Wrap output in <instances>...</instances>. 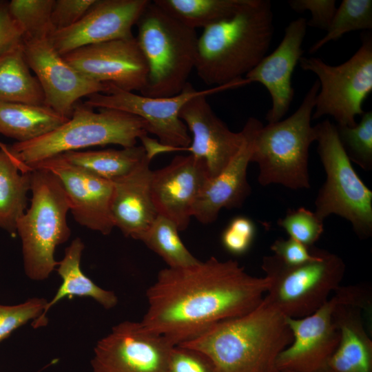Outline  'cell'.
<instances>
[{
	"label": "cell",
	"instance_id": "6da1fadb",
	"mask_svg": "<svg viewBox=\"0 0 372 372\" xmlns=\"http://www.w3.org/2000/svg\"><path fill=\"white\" fill-rule=\"evenodd\" d=\"M267 277L248 273L236 260L205 261L161 269L147 289V309L141 321L177 345L220 321L245 315L262 301Z\"/></svg>",
	"mask_w": 372,
	"mask_h": 372
},
{
	"label": "cell",
	"instance_id": "7a4b0ae2",
	"mask_svg": "<svg viewBox=\"0 0 372 372\" xmlns=\"http://www.w3.org/2000/svg\"><path fill=\"white\" fill-rule=\"evenodd\" d=\"M292 341L286 316L264 298L250 312L215 323L180 344L205 355L216 372H281L278 357Z\"/></svg>",
	"mask_w": 372,
	"mask_h": 372
},
{
	"label": "cell",
	"instance_id": "3957f363",
	"mask_svg": "<svg viewBox=\"0 0 372 372\" xmlns=\"http://www.w3.org/2000/svg\"><path fill=\"white\" fill-rule=\"evenodd\" d=\"M274 32L271 3L247 0L231 17L203 29L195 70L207 85L245 84L242 77L265 56Z\"/></svg>",
	"mask_w": 372,
	"mask_h": 372
},
{
	"label": "cell",
	"instance_id": "277c9868",
	"mask_svg": "<svg viewBox=\"0 0 372 372\" xmlns=\"http://www.w3.org/2000/svg\"><path fill=\"white\" fill-rule=\"evenodd\" d=\"M147 133L146 123L135 115L106 108L96 112L91 107L76 103L70 118L55 130L9 147L30 170L37 164L68 152L106 145L133 147Z\"/></svg>",
	"mask_w": 372,
	"mask_h": 372
},
{
	"label": "cell",
	"instance_id": "5b68a950",
	"mask_svg": "<svg viewBox=\"0 0 372 372\" xmlns=\"http://www.w3.org/2000/svg\"><path fill=\"white\" fill-rule=\"evenodd\" d=\"M138 46L148 73L141 94L169 97L182 92L195 69L196 30L174 18L150 1L136 24Z\"/></svg>",
	"mask_w": 372,
	"mask_h": 372
},
{
	"label": "cell",
	"instance_id": "8992f818",
	"mask_svg": "<svg viewBox=\"0 0 372 372\" xmlns=\"http://www.w3.org/2000/svg\"><path fill=\"white\" fill-rule=\"evenodd\" d=\"M319 89L316 80L292 115L262 125L258 132L250 162L258 166V181L262 186L278 184L291 189L310 188L309 147L316 141L311 121Z\"/></svg>",
	"mask_w": 372,
	"mask_h": 372
},
{
	"label": "cell",
	"instance_id": "52a82bcc",
	"mask_svg": "<svg viewBox=\"0 0 372 372\" xmlns=\"http://www.w3.org/2000/svg\"><path fill=\"white\" fill-rule=\"evenodd\" d=\"M30 206L19 219L23 269L31 280L42 281L56 269V247L65 243L71 231L67 222L69 201L60 180L43 168L30 170Z\"/></svg>",
	"mask_w": 372,
	"mask_h": 372
},
{
	"label": "cell",
	"instance_id": "ba28073f",
	"mask_svg": "<svg viewBox=\"0 0 372 372\" xmlns=\"http://www.w3.org/2000/svg\"><path fill=\"white\" fill-rule=\"evenodd\" d=\"M314 127L318 154L326 173L315 200L314 212L322 220L338 215L351 224L360 238H368L372 235V192L354 170L336 125L326 119Z\"/></svg>",
	"mask_w": 372,
	"mask_h": 372
},
{
	"label": "cell",
	"instance_id": "9c48e42d",
	"mask_svg": "<svg viewBox=\"0 0 372 372\" xmlns=\"http://www.w3.org/2000/svg\"><path fill=\"white\" fill-rule=\"evenodd\" d=\"M262 269L269 280L265 298L285 316L313 313L329 298L344 277L345 265L336 254L320 249L317 259L288 265L274 255L263 257Z\"/></svg>",
	"mask_w": 372,
	"mask_h": 372
},
{
	"label": "cell",
	"instance_id": "30bf717a",
	"mask_svg": "<svg viewBox=\"0 0 372 372\" xmlns=\"http://www.w3.org/2000/svg\"><path fill=\"white\" fill-rule=\"evenodd\" d=\"M362 44L347 61L331 65L317 57L300 59L301 68L318 77L320 89L312 118L331 116L340 126L353 127L362 104L372 91V34H361Z\"/></svg>",
	"mask_w": 372,
	"mask_h": 372
},
{
	"label": "cell",
	"instance_id": "8fae6325",
	"mask_svg": "<svg viewBox=\"0 0 372 372\" xmlns=\"http://www.w3.org/2000/svg\"><path fill=\"white\" fill-rule=\"evenodd\" d=\"M107 85L106 92L88 96L84 104L92 108L116 110L141 118L146 123L147 132L156 136L162 145L172 147L174 151L184 150L192 141L188 129L179 116L183 106L196 96L234 87L230 84L197 90L188 83L176 95L150 97Z\"/></svg>",
	"mask_w": 372,
	"mask_h": 372
},
{
	"label": "cell",
	"instance_id": "7c38bea8",
	"mask_svg": "<svg viewBox=\"0 0 372 372\" xmlns=\"http://www.w3.org/2000/svg\"><path fill=\"white\" fill-rule=\"evenodd\" d=\"M174 346L141 322L124 321L97 342L91 365L93 372H166Z\"/></svg>",
	"mask_w": 372,
	"mask_h": 372
},
{
	"label": "cell",
	"instance_id": "4fadbf2b",
	"mask_svg": "<svg viewBox=\"0 0 372 372\" xmlns=\"http://www.w3.org/2000/svg\"><path fill=\"white\" fill-rule=\"evenodd\" d=\"M25 60L43 90L45 105L70 118L79 99L105 93L108 85L84 76L59 54L48 37L23 39Z\"/></svg>",
	"mask_w": 372,
	"mask_h": 372
},
{
	"label": "cell",
	"instance_id": "5bb4252c",
	"mask_svg": "<svg viewBox=\"0 0 372 372\" xmlns=\"http://www.w3.org/2000/svg\"><path fill=\"white\" fill-rule=\"evenodd\" d=\"M89 79L129 92L144 88L148 73L134 37L83 46L62 55Z\"/></svg>",
	"mask_w": 372,
	"mask_h": 372
},
{
	"label": "cell",
	"instance_id": "9a60e30c",
	"mask_svg": "<svg viewBox=\"0 0 372 372\" xmlns=\"http://www.w3.org/2000/svg\"><path fill=\"white\" fill-rule=\"evenodd\" d=\"M337 304L333 296L311 315L300 318L286 317L293 341L278 357L276 363L280 371H329V362L340 340L333 320Z\"/></svg>",
	"mask_w": 372,
	"mask_h": 372
},
{
	"label": "cell",
	"instance_id": "2e32d148",
	"mask_svg": "<svg viewBox=\"0 0 372 372\" xmlns=\"http://www.w3.org/2000/svg\"><path fill=\"white\" fill-rule=\"evenodd\" d=\"M149 0H96L75 24L52 32V45L61 55L79 48L134 37L132 28Z\"/></svg>",
	"mask_w": 372,
	"mask_h": 372
},
{
	"label": "cell",
	"instance_id": "e0dca14e",
	"mask_svg": "<svg viewBox=\"0 0 372 372\" xmlns=\"http://www.w3.org/2000/svg\"><path fill=\"white\" fill-rule=\"evenodd\" d=\"M52 172L66 193L71 214L77 223L103 235L114 227L111 214L113 183L73 165L60 156L46 159L32 168Z\"/></svg>",
	"mask_w": 372,
	"mask_h": 372
},
{
	"label": "cell",
	"instance_id": "ac0fdd59",
	"mask_svg": "<svg viewBox=\"0 0 372 372\" xmlns=\"http://www.w3.org/2000/svg\"><path fill=\"white\" fill-rule=\"evenodd\" d=\"M205 163L192 154L178 155L166 166L152 171L151 194L158 215L185 230L194 206L209 179Z\"/></svg>",
	"mask_w": 372,
	"mask_h": 372
},
{
	"label": "cell",
	"instance_id": "d6986e66",
	"mask_svg": "<svg viewBox=\"0 0 372 372\" xmlns=\"http://www.w3.org/2000/svg\"><path fill=\"white\" fill-rule=\"evenodd\" d=\"M207 94L196 96L181 108L179 116L192 134L189 147L184 150L202 159L209 178L217 176L240 149L244 133L231 131L212 110Z\"/></svg>",
	"mask_w": 372,
	"mask_h": 372
},
{
	"label": "cell",
	"instance_id": "ffe728a7",
	"mask_svg": "<svg viewBox=\"0 0 372 372\" xmlns=\"http://www.w3.org/2000/svg\"><path fill=\"white\" fill-rule=\"evenodd\" d=\"M263 125L258 118L250 117L242 130V145L228 165L204 186L193 209L192 217L204 225L214 222L223 209L240 208L251 189L247 180V167L258 132Z\"/></svg>",
	"mask_w": 372,
	"mask_h": 372
},
{
	"label": "cell",
	"instance_id": "44dd1931",
	"mask_svg": "<svg viewBox=\"0 0 372 372\" xmlns=\"http://www.w3.org/2000/svg\"><path fill=\"white\" fill-rule=\"evenodd\" d=\"M307 21L299 17L290 22L276 49L245 75L247 83H261L271 97L272 105L265 116L268 123L282 120L293 101L294 90L291 77L304 52L302 45L306 34Z\"/></svg>",
	"mask_w": 372,
	"mask_h": 372
},
{
	"label": "cell",
	"instance_id": "7402d4cb",
	"mask_svg": "<svg viewBox=\"0 0 372 372\" xmlns=\"http://www.w3.org/2000/svg\"><path fill=\"white\" fill-rule=\"evenodd\" d=\"M152 159L147 158L127 175L112 181L111 214L114 227L140 240L158 215L151 194Z\"/></svg>",
	"mask_w": 372,
	"mask_h": 372
},
{
	"label": "cell",
	"instance_id": "603a6c76",
	"mask_svg": "<svg viewBox=\"0 0 372 372\" xmlns=\"http://www.w3.org/2000/svg\"><path fill=\"white\" fill-rule=\"evenodd\" d=\"M333 320L340 340L328 367L331 372H371L372 341L361 317V309L337 304Z\"/></svg>",
	"mask_w": 372,
	"mask_h": 372
},
{
	"label": "cell",
	"instance_id": "cb8c5ba5",
	"mask_svg": "<svg viewBox=\"0 0 372 372\" xmlns=\"http://www.w3.org/2000/svg\"><path fill=\"white\" fill-rule=\"evenodd\" d=\"M84 249L85 245L80 238L74 239L65 248L64 256L58 262L56 268L62 283L53 298L47 302L43 313L32 322L34 329L45 326L49 309L65 298H91L106 309H112L117 304L118 298L114 291L100 287L82 271L81 260Z\"/></svg>",
	"mask_w": 372,
	"mask_h": 372
},
{
	"label": "cell",
	"instance_id": "d4e9b609",
	"mask_svg": "<svg viewBox=\"0 0 372 372\" xmlns=\"http://www.w3.org/2000/svg\"><path fill=\"white\" fill-rule=\"evenodd\" d=\"M30 170L11 152L9 145L0 144V228L12 236L25 213L30 191Z\"/></svg>",
	"mask_w": 372,
	"mask_h": 372
},
{
	"label": "cell",
	"instance_id": "484cf974",
	"mask_svg": "<svg viewBox=\"0 0 372 372\" xmlns=\"http://www.w3.org/2000/svg\"><path fill=\"white\" fill-rule=\"evenodd\" d=\"M68 119L45 105L0 101V134L18 143L48 134Z\"/></svg>",
	"mask_w": 372,
	"mask_h": 372
},
{
	"label": "cell",
	"instance_id": "4316f807",
	"mask_svg": "<svg viewBox=\"0 0 372 372\" xmlns=\"http://www.w3.org/2000/svg\"><path fill=\"white\" fill-rule=\"evenodd\" d=\"M57 156L73 165L110 181L127 175L145 159H152L143 145L121 149L72 151Z\"/></svg>",
	"mask_w": 372,
	"mask_h": 372
},
{
	"label": "cell",
	"instance_id": "83f0119b",
	"mask_svg": "<svg viewBox=\"0 0 372 372\" xmlns=\"http://www.w3.org/2000/svg\"><path fill=\"white\" fill-rule=\"evenodd\" d=\"M0 101L45 105L43 90L30 73L23 45L0 57Z\"/></svg>",
	"mask_w": 372,
	"mask_h": 372
},
{
	"label": "cell",
	"instance_id": "f1b7e54d",
	"mask_svg": "<svg viewBox=\"0 0 372 372\" xmlns=\"http://www.w3.org/2000/svg\"><path fill=\"white\" fill-rule=\"evenodd\" d=\"M247 0H154L158 7L196 30L234 15Z\"/></svg>",
	"mask_w": 372,
	"mask_h": 372
},
{
	"label": "cell",
	"instance_id": "f546056e",
	"mask_svg": "<svg viewBox=\"0 0 372 372\" xmlns=\"http://www.w3.org/2000/svg\"><path fill=\"white\" fill-rule=\"evenodd\" d=\"M178 231L172 221L158 215L140 240L158 255L168 267H186L197 264L200 260L183 244Z\"/></svg>",
	"mask_w": 372,
	"mask_h": 372
},
{
	"label": "cell",
	"instance_id": "4dcf8cb0",
	"mask_svg": "<svg viewBox=\"0 0 372 372\" xmlns=\"http://www.w3.org/2000/svg\"><path fill=\"white\" fill-rule=\"evenodd\" d=\"M371 29L372 1L343 0L337 8L326 34L311 46L309 53L314 54L327 43L347 32Z\"/></svg>",
	"mask_w": 372,
	"mask_h": 372
},
{
	"label": "cell",
	"instance_id": "1f68e13d",
	"mask_svg": "<svg viewBox=\"0 0 372 372\" xmlns=\"http://www.w3.org/2000/svg\"><path fill=\"white\" fill-rule=\"evenodd\" d=\"M55 0H12L8 10L24 33V39L48 37Z\"/></svg>",
	"mask_w": 372,
	"mask_h": 372
},
{
	"label": "cell",
	"instance_id": "d6a6232c",
	"mask_svg": "<svg viewBox=\"0 0 372 372\" xmlns=\"http://www.w3.org/2000/svg\"><path fill=\"white\" fill-rule=\"evenodd\" d=\"M336 125L340 141L351 162L372 169V112H364L353 127Z\"/></svg>",
	"mask_w": 372,
	"mask_h": 372
},
{
	"label": "cell",
	"instance_id": "836d02e7",
	"mask_svg": "<svg viewBox=\"0 0 372 372\" xmlns=\"http://www.w3.org/2000/svg\"><path fill=\"white\" fill-rule=\"evenodd\" d=\"M278 225L289 236L307 247H313L324 231V220L304 207L289 209Z\"/></svg>",
	"mask_w": 372,
	"mask_h": 372
},
{
	"label": "cell",
	"instance_id": "e575fe53",
	"mask_svg": "<svg viewBox=\"0 0 372 372\" xmlns=\"http://www.w3.org/2000/svg\"><path fill=\"white\" fill-rule=\"evenodd\" d=\"M47 302L45 298L34 297L18 304H0V342L19 327L39 318Z\"/></svg>",
	"mask_w": 372,
	"mask_h": 372
},
{
	"label": "cell",
	"instance_id": "d590c367",
	"mask_svg": "<svg viewBox=\"0 0 372 372\" xmlns=\"http://www.w3.org/2000/svg\"><path fill=\"white\" fill-rule=\"evenodd\" d=\"M256 233L253 221L245 216L234 218L222 234V243L227 251L234 255L246 253L251 247Z\"/></svg>",
	"mask_w": 372,
	"mask_h": 372
},
{
	"label": "cell",
	"instance_id": "8d00e7d4",
	"mask_svg": "<svg viewBox=\"0 0 372 372\" xmlns=\"http://www.w3.org/2000/svg\"><path fill=\"white\" fill-rule=\"evenodd\" d=\"M166 372H216L210 360L193 349L178 344L170 353Z\"/></svg>",
	"mask_w": 372,
	"mask_h": 372
},
{
	"label": "cell",
	"instance_id": "74e56055",
	"mask_svg": "<svg viewBox=\"0 0 372 372\" xmlns=\"http://www.w3.org/2000/svg\"><path fill=\"white\" fill-rule=\"evenodd\" d=\"M95 1L55 0L50 15V34L75 24Z\"/></svg>",
	"mask_w": 372,
	"mask_h": 372
},
{
	"label": "cell",
	"instance_id": "f35d334b",
	"mask_svg": "<svg viewBox=\"0 0 372 372\" xmlns=\"http://www.w3.org/2000/svg\"><path fill=\"white\" fill-rule=\"evenodd\" d=\"M273 255L288 265H298L318 258L320 249L289 237L279 238L270 247Z\"/></svg>",
	"mask_w": 372,
	"mask_h": 372
},
{
	"label": "cell",
	"instance_id": "ab89813d",
	"mask_svg": "<svg viewBox=\"0 0 372 372\" xmlns=\"http://www.w3.org/2000/svg\"><path fill=\"white\" fill-rule=\"evenodd\" d=\"M290 8L298 12L309 11L311 18L307 26L327 30L337 10L335 0H290Z\"/></svg>",
	"mask_w": 372,
	"mask_h": 372
},
{
	"label": "cell",
	"instance_id": "60d3db41",
	"mask_svg": "<svg viewBox=\"0 0 372 372\" xmlns=\"http://www.w3.org/2000/svg\"><path fill=\"white\" fill-rule=\"evenodd\" d=\"M24 33L11 15L8 3H0V57L23 44Z\"/></svg>",
	"mask_w": 372,
	"mask_h": 372
},
{
	"label": "cell",
	"instance_id": "b9f144b4",
	"mask_svg": "<svg viewBox=\"0 0 372 372\" xmlns=\"http://www.w3.org/2000/svg\"><path fill=\"white\" fill-rule=\"evenodd\" d=\"M371 292L361 287H339L335 291L334 296L338 303L342 305L350 306L369 310L371 302Z\"/></svg>",
	"mask_w": 372,
	"mask_h": 372
},
{
	"label": "cell",
	"instance_id": "7bdbcfd3",
	"mask_svg": "<svg viewBox=\"0 0 372 372\" xmlns=\"http://www.w3.org/2000/svg\"><path fill=\"white\" fill-rule=\"evenodd\" d=\"M281 372H293V371H281ZM328 372H331V371H328Z\"/></svg>",
	"mask_w": 372,
	"mask_h": 372
},
{
	"label": "cell",
	"instance_id": "ee69618b",
	"mask_svg": "<svg viewBox=\"0 0 372 372\" xmlns=\"http://www.w3.org/2000/svg\"><path fill=\"white\" fill-rule=\"evenodd\" d=\"M1 143H0V144H1Z\"/></svg>",
	"mask_w": 372,
	"mask_h": 372
}]
</instances>
